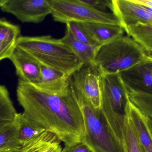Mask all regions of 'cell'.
<instances>
[{"label":"cell","mask_w":152,"mask_h":152,"mask_svg":"<svg viewBox=\"0 0 152 152\" xmlns=\"http://www.w3.org/2000/svg\"><path fill=\"white\" fill-rule=\"evenodd\" d=\"M122 144L125 152H146L139 142L127 114L123 129Z\"/></svg>","instance_id":"obj_19"},{"label":"cell","mask_w":152,"mask_h":152,"mask_svg":"<svg viewBox=\"0 0 152 152\" xmlns=\"http://www.w3.org/2000/svg\"><path fill=\"white\" fill-rule=\"evenodd\" d=\"M16 113L8 89L0 84V134L11 126Z\"/></svg>","instance_id":"obj_17"},{"label":"cell","mask_w":152,"mask_h":152,"mask_svg":"<svg viewBox=\"0 0 152 152\" xmlns=\"http://www.w3.org/2000/svg\"><path fill=\"white\" fill-rule=\"evenodd\" d=\"M9 59L15 67L18 80L33 84L40 81L41 64L28 53L16 47Z\"/></svg>","instance_id":"obj_11"},{"label":"cell","mask_w":152,"mask_h":152,"mask_svg":"<svg viewBox=\"0 0 152 152\" xmlns=\"http://www.w3.org/2000/svg\"><path fill=\"white\" fill-rule=\"evenodd\" d=\"M101 84V112L110 131L122 144L123 129L129 101L127 90L120 74L102 75Z\"/></svg>","instance_id":"obj_5"},{"label":"cell","mask_w":152,"mask_h":152,"mask_svg":"<svg viewBox=\"0 0 152 152\" xmlns=\"http://www.w3.org/2000/svg\"><path fill=\"white\" fill-rule=\"evenodd\" d=\"M58 140H60L56 135L46 130L25 145L20 152H35L45 145Z\"/></svg>","instance_id":"obj_21"},{"label":"cell","mask_w":152,"mask_h":152,"mask_svg":"<svg viewBox=\"0 0 152 152\" xmlns=\"http://www.w3.org/2000/svg\"><path fill=\"white\" fill-rule=\"evenodd\" d=\"M53 20L67 24L75 21L118 24L112 12H102L81 2L80 0H47Z\"/></svg>","instance_id":"obj_6"},{"label":"cell","mask_w":152,"mask_h":152,"mask_svg":"<svg viewBox=\"0 0 152 152\" xmlns=\"http://www.w3.org/2000/svg\"><path fill=\"white\" fill-rule=\"evenodd\" d=\"M131 37L147 53L152 50V24L137 23L124 29Z\"/></svg>","instance_id":"obj_18"},{"label":"cell","mask_w":152,"mask_h":152,"mask_svg":"<svg viewBox=\"0 0 152 152\" xmlns=\"http://www.w3.org/2000/svg\"><path fill=\"white\" fill-rule=\"evenodd\" d=\"M128 93L129 101L152 120V95L140 93Z\"/></svg>","instance_id":"obj_23"},{"label":"cell","mask_w":152,"mask_h":152,"mask_svg":"<svg viewBox=\"0 0 152 152\" xmlns=\"http://www.w3.org/2000/svg\"><path fill=\"white\" fill-rule=\"evenodd\" d=\"M16 48V43H0V61L10 59Z\"/></svg>","instance_id":"obj_26"},{"label":"cell","mask_w":152,"mask_h":152,"mask_svg":"<svg viewBox=\"0 0 152 152\" xmlns=\"http://www.w3.org/2000/svg\"><path fill=\"white\" fill-rule=\"evenodd\" d=\"M70 86L83 115L85 134L81 142L93 152H125L122 144L110 131L101 110L93 107L71 78Z\"/></svg>","instance_id":"obj_4"},{"label":"cell","mask_w":152,"mask_h":152,"mask_svg":"<svg viewBox=\"0 0 152 152\" xmlns=\"http://www.w3.org/2000/svg\"><path fill=\"white\" fill-rule=\"evenodd\" d=\"M149 122H150V126H151V129L152 132V120L149 118Z\"/></svg>","instance_id":"obj_31"},{"label":"cell","mask_w":152,"mask_h":152,"mask_svg":"<svg viewBox=\"0 0 152 152\" xmlns=\"http://www.w3.org/2000/svg\"><path fill=\"white\" fill-rule=\"evenodd\" d=\"M81 2L92 8L102 12H106L107 9L111 10L112 1L110 0H80Z\"/></svg>","instance_id":"obj_25"},{"label":"cell","mask_w":152,"mask_h":152,"mask_svg":"<svg viewBox=\"0 0 152 152\" xmlns=\"http://www.w3.org/2000/svg\"><path fill=\"white\" fill-rule=\"evenodd\" d=\"M127 114L142 146L146 152H152V132L149 117L129 101Z\"/></svg>","instance_id":"obj_13"},{"label":"cell","mask_w":152,"mask_h":152,"mask_svg":"<svg viewBox=\"0 0 152 152\" xmlns=\"http://www.w3.org/2000/svg\"><path fill=\"white\" fill-rule=\"evenodd\" d=\"M16 47L26 51L40 64L72 76L84 63L61 41L50 35L20 36Z\"/></svg>","instance_id":"obj_2"},{"label":"cell","mask_w":152,"mask_h":152,"mask_svg":"<svg viewBox=\"0 0 152 152\" xmlns=\"http://www.w3.org/2000/svg\"><path fill=\"white\" fill-rule=\"evenodd\" d=\"M0 9L22 23L38 24L51 14L47 0H5Z\"/></svg>","instance_id":"obj_7"},{"label":"cell","mask_w":152,"mask_h":152,"mask_svg":"<svg viewBox=\"0 0 152 152\" xmlns=\"http://www.w3.org/2000/svg\"><path fill=\"white\" fill-rule=\"evenodd\" d=\"M41 69V79L34 84L42 90L52 93L63 94L68 92L71 76L42 64Z\"/></svg>","instance_id":"obj_12"},{"label":"cell","mask_w":152,"mask_h":152,"mask_svg":"<svg viewBox=\"0 0 152 152\" xmlns=\"http://www.w3.org/2000/svg\"><path fill=\"white\" fill-rule=\"evenodd\" d=\"M22 148L18 131L13 124L0 134V152H20Z\"/></svg>","instance_id":"obj_20"},{"label":"cell","mask_w":152,"mask_h":152,"mask_svg":"<svg viewBox=\"0 0 152 152\" xmlns=\"http://www.w3.org/2000/svg\"><path fill=\"white\" fill-rule=\"evenodd\" d=\"M147 55H148V56L152 59V50L150 52L147 53Z\"/></svg>","instance_id":"obj_30"},{"label":"cell","mask_w":152,"mask_h":152,"mask_svg":"<svg viewBox=\"0 0 152 152\" xmlns=\"http://www.w3.org/2000/svg\"><path fill=\"white\" fill-rule=\"evenodd\" d=\"M12 124L16 128L22 147L46 131L24 113L17 112Z\"/></svg>","instance_id":"obj_15"},{"label":"cell","mask_w":152,"mask_h":152,"mask_svg":"<svg viewBox=\"0 0 152 152\" xmlns=\"http://www.w3.org/2000/svg\"><path fill=\"white\" fill-rule=\"evenodd\" d=\"M16 92L27 117L56 135L65 145L81 142L85 134L84 119L70 86L66 93L57 94L18 79Z\"/></svg>","instance_id":"obj_1"},{"label":"cell","mask_w":152,"mask_h":152,"mask_svg":"<svg viewBox=\"0 0 152 152\" xmlns=\"http://www.w3.org/2000/svg\"><path fill=\"white\" fill-rule=\"evenodd\" d=\"M148 58L144 49L128 36L99 46L93 62L102 75L120 74Z\"/></svg>","instance_id":"obj_3"},{"label":"cell","mask_w":152,"mask_h":152,"mask_svg":"<svg viewBox=\"0 0 152 152\" xmlns=\"http://www.w3.org/2000/svg\"><path fill=\"white\" fill-rule=\"evenodd\" d=\"M84 65H93L96 54L99 46L89 45L76 39L71 31L66 28L65 35L61 38Z\"/></svg>","instance_id":"obj_16"},{"label":"cell","mask_w":152,"mask_h":152,"mask_svg":"<svg viewBox=\"0 0 152 152\" xmlns=\"http://www.w3.org/2000/svg\"><path fill=\"white\" fill-rule=\"evenodd\" d=\"M74 84L96 109L102 107V74L92 65H84L71 76Z\"/></svg>","instance_id":"obj_8"},{"label":"cell","mask_w":152,"mask_h":152,"mask_svg":"<svg viewBox=\"0 0 152 152\" xmlns=\"http://www.w3.org/2000/svg\"><path fill=\"white\" fill-rule=\"evenodd\" d=\"M111 10L124 29L137 23L152 24V15L135 0H111Z\"/></svg>","instance_id":"obj_9"},{"label":"cell","mask_w":152,"mask_h":152,"mask_svg":"<svg viewBox=\"0 0 152 152\" xmlns=\"http://www.w3.org/2000/svg\"><path fill=\"white\" fill-rule=\"evenodd\" d=\"M128 93L152 95V59H147L120 73Z\"/></svg>","instance_id":"obj_10"},{"label":"cell","mask_w":152,"mask_h":152,"mask_svg":"<svg viewBox=\"0 0 152 152\" xmlns=\"http://www.w3.org/2000/svg\"><path fill=\"white\" fill-rule=\"evenodd\" d=\"M60 140L48 144L35 152H61L62 147Z\"/></svg>","instance_id":"obj_28"},{"label":"cell","mask_w":152,"mask_h":152,"mask_svg":"<svg viewBox=\"0 0 152 152\" xmlns=\"http://www.w3.org/2000/svg\"><path fill=\"white\" fill-rule=\"evenodd\" d=\"M4 1H5V0H0V8H1V7L2 4H3Z\"/></svg>","instance_id":"obj_32"},{"label":"cell","mask_w":152,"mask_h":152,"mask_svg":"<svg viewBox=\"0 0 152 152\" xmlns=\"http://www.w3.org/2000/svg\"><path fill=\"white\" fill-rule=\"evenodd\" d=\"M61 152H93L91 150L82 142L78 143L72 146H67L62 149Z\"/></svg>","instance_id":"obj_27"},{"label":"cell","mask_w":152,"mask_h":152,"mask_svg":"<svg viewBox=\"0 0 152 152\" xmlns=\"http://www.w3.org/2000/svg\"><path fill=\"white\" fill-rule=\"evenodd\" d=\"M137 2L152 8V0H137Z\"/></svg>","instance_id":"obj_29"},{"label":"cell","mask_w":152,"mask_h":152,"mask_svg":"<svg viewBox=\"0 0 152 152\" xmlns=\"http://www.w3.org/2000/svg\"><path fill=\"white\" fill-rule=\"evenodd\" d=\"M20 33L18 26L0 18V43H16Z\"/></svg>","instance_id":"obj_22"},{"label":"cell","mask_w":152,"mask_h":152,"mask_svg":"<svg viewBox=\"0 0 152 152\" xmlns=\"http://www.w3.org/2000/svg\"><path fill=\"white\" fill-rule=\"evenodd\" d=\"M82 24L100 46L124 36L125 30L119 24L100 22H84Z\"/></svg>","instance_id":"obj_14"},{"label":"cell","mask_w":152,"mask_h":152,"mask_svg":"<svg viewBox=\"0 0 152 152\" xmlns=\"http://www.w3.org/2000/svg\"><path fill=\"white\" fill-rule=\"evenodd\" d=\"M66 25V28L69 29L74 36L79 41L89 45L99 46L90 35L82 23L72 21Z\"/></svg>","instance_id":"obj_24"}]
</instances>
